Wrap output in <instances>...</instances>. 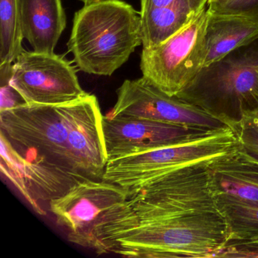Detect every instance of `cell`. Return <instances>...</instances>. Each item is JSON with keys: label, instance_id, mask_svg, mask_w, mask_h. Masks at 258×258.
Instances as JSON below:
<instances>
[{"label": "cell", "instance_id": "cell-13", "mask_svg": "<svg viewBox=\"0 0 258 258\" xmlns=\"http://www.w3.org/2000/svg\"><path fill=\"white\" fill-rule=\"evenodd\" d=\"M188 0H141L143 49L162 43L193 17Z\"/></svg>", "mask_w": 258, "mask_h": 258}, {"label": "cell", "instance_id": "cell-18", "mask_svg": "<svg viewBox=\"0 0 258 258\" xmlns=\"http://www.w3.org/2000/svg\"><path fill=\"white\" fill-rule=\"evenodd\" d=\"M208 10L213 14L258 20V0H217L208 4Z\"/></svg>", "mask_w": 258, "mask_h": 258}, {"label": "cell", "instance_id": "cell-7", "mask_svg": "<svg viewBox=\"0 0 258 258\" xmlns=\"http://www.w3.org/2000/svg\"><path fill=\"white\" fill-rule=\"evenodd\" d=\"M129 198L126 188L105 179L79 182L61 197L49 202L57 223L66 229L70 242L95 251L98 248V228L108 213Z\"/></svg>", "mask_w": 258, "mask_h": 258}, {"label": "cell", "instance_id": "cell-4", "mask_svg": "<svg viewBox=\"0 0 258 258\" xmlns=\"http://www.w3.org/2000/svg\"><path fill=\"white\" fill-rule=\"evenodd\" d=\"M257 83L256 40L205 66L176 96L234 130L256 108L253 92Z\"/></svg>", "mask_w": 258, "mask_h": 258}, {"label": "cell", "instance_id": "cell-3", "mask_svg": "<svg viewBox=\"0 0 258 258\" xmlns=\"http://www.w3.org/2000/svg\"><path fill=\"white\" fill-rule=\"evenodd\" d=\"M140 45V13L121 0H105L76 12L68 49L81 72L111 76Z\"/></svg>", "mask_w": 258, "mask_h": 258}, {"label": "cell", "instance_id": "cell-24", "mask_svg": "<svg viewBox=\"0 0 258 258\" xmlns=\"http://www.w3.org/2000/svg\"><path fill=\"white\" fill-rule=\"evenodd\" d=\"M241 242L255 243V244H258V235L257 236L250 238V239L247 240V241H241Z\"/></svg>", "mask_w": 258, "mask_h": 258}, {"label": "cell", "instance_id": "cell-12", "mask_svg": "<svg viewBox=\"0 0 258 258\" xmlns=\"http://www.w3.org/2000/svg\"><path fill=\"white\" fill-rule=\"evenodd\" d=\"M22 28L34 51L55 53L67 18L61 0H21Z\"/></svg>", "mask_w": 258, "mask_h": 258}, {"label": "cell", "instance_id": "cell-23", "mask_svg": "<svg viewBox=\"0 0 258 258\" xmlns=\"http://www.w3.org/2000/svg\"><path fill=\"white\" fill-rule=\"evenodd\" d=\"M84 4H93V3L100 2V1H105V0H80Z\"/></svg>", "mask_w": 258, "mask_h": 258}, {"label": "cell", "instance_id": "cell-25", "mask_svg": "<svg viewBox=\"0 0 258 258\" xmlns=\"http://www.w3.org/2000/svg\"><path fill=\"white\" fill-rule=\"evenodd\" d=\"M217 0H209V2H208V4H211V3L215 2Z\"/></svg>", "mask_w": 258, "mask_h": 258}, {"label": "cell", "instance_id": "cell-6", "mask_svg": "<svg viewBox=\"0 0 258 258\" xmlns=\"http://www.w3.org/2000/svg\"><path fill=\"white\" fill-rule=\"evenodd\" d=\"M238 146L231 127L203 137L108 160L102 179L129 190L155 173L184 164L211 159Z\"/></svg>", "mask_w": 258, "mask_h": 258}, {"label": "cell", "instance_id": "cell-11", "mask_svg": "<svg viewBox=\"0 0 258 258\" xmlns=\"http://www.w3.org/2000/svg\"><path fill=\"white\" fill-rule=\"evenodd\" d=\"M208 170L214 196L258 202V161L239 146L213 158Z\"/></svg>", "mask_w": 258, "mask_h": 258}, {"label": "cell", "instance_id": "cell-14", "mask_svg": "<svg viewBox=\"0 0 258 258\" xmlns=\"http://www.w3.org/2000/svg\"><path fill=\"white\" fill-rule=\"evenodd\" d=\"M256 40V19L213 14L209 12L205 34L206 58L204 67Z\"/></svg>", "mask_w": 258, "mask_h": 258}, {"label": "cell", "instance_id": "cell-17", "mask_svg": "<svg viewBox=\"0 0 258 258\" xmlns=\"http://www.w3.org/2000/svg\"><path fill=\"white\" fill-rule=\"evenodd\" d=\"M233 131L240 149L258 161V115L255 109L246 113L241 123Z\"/></svg>", "mask_w": 258, "mask_h": 258}, {"label": "cell", "instance_id": "cell-9", "mask_svg": "<svg viewBox=\"0 0 258 258\" xmlns=\"http://www.w3.org/2000/svg\"><path fill=\"white\" fill-rule=\"evenodd\" d=\"M117 99L106 114L109 118L137 117L217 131L229 127L199 108L166 94L142 77L126 80L117 90Z\"/></svg>", "mask_w": 258, "mask_h": 258}, {"label": "cell", "instance_id": "cell-1", "mask_svg": "<svg viewBox=\"0 0 258 258\" xmlns=\"http://www.w3.org/2000/svg\"><path fill=\"white\" fill-rule=\"evenodd\" d=\"M229 238L211 185L193 182L131 196L98 228L97 254L218 257Z\"/></svg>", "mask_w": 258, "mask_h": 258}, {"label": "cell", "instance_id": "cell-19", "mask_svg": "<svg viewBox=\"0 0 258 258\" xmlns=\"http://www.w3.org/2000/svg\"><path fill=\"white\" fill-rule=\"evenodd\" d=\"M13 63L0 64V80H1V105L0 111L10 109L18 105L26 103L20 94L10 84L13 77Z\"/></svg>", "mask_w": 258, "mask_h": 258}, {"label": "cell", "instance_id": "cell-10", "mask_svg": "<svg viewBox=\"0 0 258 258\" xmlns=\"http://www.w3.org/2000/svg\"><path fill=\"white\" fill-rule=\"evenodd\" d=\"M103 131L108 161L203 137L214 131L149 119L103 116Z\"/></svg>", "mask_w": 258, "mask_h": 258}, {"label": "cell", "instance_id": "cell-8", "mask_svg": "<svg viewBox=\"0 0 258 258\" xmlns=\"http://www.w3.org/2000/svg\"><path fill=\"white\" fill-rule=\"evenodd\" d=\"M76 68L63 55L24 50L13 64L10 84L27 104L69 103L88 94Z\"/></svg>", "mask_w": 258, "mask_h": 258}, {"label": "cell", "instance_id": "cell-15", "mask_svg": "<svg viewBox=\"0 0 258 258\" xmlns=\"http://www.w3.org/2000/svg\"><path fill=\"white\" fill-rule=\"evenodd\" d=\"M215 198L227 225V244L245 241L257 236L258 202L226 196H217Z\"/></svg>", "mask_w": 258, "mask_h": 258}, {"label": "cell", "instance_id": "cell-2", "mask_svg": "<svg viewBox=\"0 0 258 258\" xmlns=\"http://www.w3.org/2000/svg\"><path fill=\"white\" fill-rule=\"evenodd\" d=\"M27 104L0 111L1 171L40 215L42 203L83 181L69 143L71 104Z\"/></svg>", "mask_w": 258, "mask_h": 258}, {"label": "cell", "instance_id": "cell-16", "mask_svg": "<svg viewBox=\"0 0 258 258\" xmlns=\"http://www.w3.org/2000/svg\"><path fill=\"white\" fill-rule=\"evenodd\" d=\"M23 39L21 0H0V64L16 61Z\"/></svg>", "mask_w": 258, "mask_h": 258}, {"label": "cell", "instance_id": "cell-22", "mask_svg": "<svg viewBox=\"0 0 258 258\" xmlns=\"http://www.w3.org/2000/svg\"><path fill=\"white\" fill-rule=\"evenodd\" d=\"M253 98H254L255 104H256V108H255V111L258 115V83L255 87L254 90L253 92Z\"/></svg>", "mask_w": 258, "mask_h": 258}, {"label": "cell", "instance_id": "cell-20", "mask_svg": "<svg viewBox=\"0 0 258 258\" xmlns=\"http://www.w3.org/2000/svg\"><path fill=\"white\" fill-rule=\"evenodd\" d=\"M218 257H258V244L248 242L228 244Z\"/></svg>", "mask_w": 258, "mask_h": 258}, {"label": "cell", "instance_id": "cell-5", "mask_svg": "<svg viewBox=\"0 0 258 258\" xmlns=\"http://www.w3.org/2000/svg\"><path fill=\"white\" fill-rule=\"evenodd\" d=\"M208 5L160 44L143 49L140 69L148 82L170 96L184 90L205 66Z\"/></svg>", "mask_w": 258, "mask_h": 258}, {"label": "cell", "instance_id": "cell-21", "mask_svg": "<svg viewBox=\"0 0 258 258\" xmlns=\"http://www.w3.org/2000/svg\"><path fill=\"white\" fill-rule=\"evenodd\" d=\"M190 8L193 14L199 13L204 7L208 5L209 0H188Z\"/></svg>", "mask_w": 258, "mask_h": 258}]
</instances>
